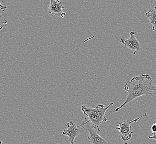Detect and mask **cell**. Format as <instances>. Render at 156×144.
Listing matches in <instances>:
<instances>
[{"mask_svg":"<svg viewBox=\"0 0 156 144\" xmlns=\"http://www.w3.org/2000/svg\"><path fill=\"white\" fill-rule=\"evenodd\" d=\"M83 128L87 130L90 133V136L88 137L89 142L91 144H108L107 141H106L103 138L98 134V130L92 126L85 127L82 126Z\"/></svg>","mask_w":156,"mask_h":144,"instance_id":"cell-6","label":"cell"},{"mask_svg":"<svg viewBox=\"0 0 156 144\" xmlns=\"http://www.w3.org/2000/svg\"></svg>","mask_w":156,"mask_h":144,"instance_id":"cell-15","label":"cell"},{"mask_svg":"<svg viewBox=\"0 0 156 144\" xmlns=\"http://www.w3.org/2000/svg\"><path fill=\"white\" fill-rule=\"evenodd\" d=\"M50 6L48 7L49 14L63 18L66 16V12L63 11L64 6L60 0H50Z\"/></svg>","mask_w":156,"mask_h":144,"instance_id":"cell-5","label":"cell"},{"mask_svg":"<svg viewBox=\"0 0 156 144\" xmlns=\"http://www.w3.org/2000/svg\"><path fill=\"white\" fill-rule=\"evenodd\" d=\"M130 37L128 39H121L120 42L124 45L123 50H125L126 48L132 50L133 52V54H136L138 51L140 50L141 44L138 41L136 35L139 34L138 32L132 31L129 33Z\"/></svg>","mask_w":156,"mask_h":144,"instance_id":"cell-4","label":"cell"},{"mask_svg":"<svg viewBox=\"0 0 156 144\" xmlns=\"http://www.w3.org/2000/svg\"><path fill=\"white\" fill-rule=\"evenodd\" d=\"M144 117L147 118V113H145L143 115L132 120H121L117 124V128L115 129V130H119L121 137L123 141H127L131 139L133 134L132 123L137 122L138 120Z\"/></svg>","mask_w":156,"mask_h":144,"instance_id":"cell-3","label":"cell"},{"mask_svg":"<svg viewBox=\"0 0 156 144\" xmlns=\"http://www.w3.org/2000/svg\"><path fill=\"white\" fill-rule=\"evenodd\" d=\"M156 89L153 85V78L150 75L144 74L133 77L130 81L126 83L125 90L128 93L127 97L125 102L115 109V111H118L137 98L145 95H152Z\"/></svg>","mask_w":156,"mask_h":144,"instance_id":"cell-1","label":"cell"},{"mask_svg":"<svg viewBox=\"0 0 156 144\" xmlns=\"http://www.w3.org/2000/svg\"><path fill=\"white\" fill-rule=\"evenodd\" d=\"M146 16L152 25V31L156 32V7H154L146 12Z\"/></svg>","mask_w":156,"mask_h":144,"instance_id":"cell-8","label":"cell"},{"mask_svg":"<svg viewBox=\"0 0 156 144\" xmlns=\"http://www.w3.org/2000/svg\"><path fill=\"white\" fill-rule=\"evenodd\" d=\"M2 141H0V144H2Z\"/></svg>","mask_w":156,"mask_h":144,"instance_id":"cell-14","label":"cell"},{"mask_svg":"<svg viewBox=\"0 0 156 144\" xmlns=\"http://www.w3.org/2000/svg\"><path fill=\"white\" fill-rule=\"evenodd\" d=\"M148 138L150 139H154L156 140V132H152V136H148Z\"/></svg>","mask_w":156,"mask_h":144,"instance_id":"cell-11","label":"cell"},{"mask_svg":"<svg viewBox=\"0 0 156 144\" xmlns=\"http://www.w3.org/2000/svg\"><path fill=\"white\" fill-rule=\"evenodd\" d=\"M151 130L152 132H156V124H153L151 126Z\"/></svg>","mask_w":156,"mask_h":144,"instance_id":"cell-12","label":"cell"},{"mask_svg":"<svg viewBox=\"0 0 156 144\" xmlns=\"http://www.w3.org/2000/svg\"><path fill=\"white\" fill-rule=\"evenodd\" d=\"M113 103H111L108 106H105L102 104H98L96 108H90L86 105H82L81 107L82 111L84 115L88 117V120L86 122L80 125L78 128L85 125L88 122L92 123V126L96 129L98 132H100V126L101 123L107 122L108 119L105 116V113L109 107L112 106Z\"/></svg>","mask_w":156,"mask_h":144,"instance_id":"cell-2","label":"cell"},{"mask_svg":"<svg viewBox=\"0 0 156 144\" xmlns=\"http://www.w3.org/2000/svg\"><path fill=\"white\" fill-rule=\"evenodd\" d=\"M8 24V21L4 19L0 13V31H1L4 27H6Z\"/></svg>","mask_w":156,"mask_h":144,"instance_id":"cell-9","label":"cell"},{"mask_svg":"<svg viewBox=\"0 0 156 144\" xmlns=\"http://www.w3.org/2000/svg\"><path fill=\"white\" fill-rule=\"evenodd\" d=\"M3 2V1H0V9H2L3 11H5V9H7V7L6 6V5H5V6H3V5H1V3H2Z\"/></svg>","mask_w":156,"mask_h":144,"instance_id":"cell-10","label":"cell"},{"mask_svg":"<svg viewBox=\"0 0 156 144\" xmlns=\"http://www.w3.org/2000/svg\"><path fill=\"white\" fill-rule=\"evenodd\" d=\"M123 144H128V143H127V142L126 141V142H125V143H124Z\"/></svg>","mask_w":156,"mask_h":144,"instance_id":"cell-13","label":"cell"},{"mask_svg":"<svg viewBox=\"0 0 156 144\" xmlns=\"http://www.w3.org/2000/svg\"><path fill=\"white\" fill-rule=\"evenodd\" d=\"M67 129L63 130L62 135L68 136L69 141L71 144H75V140L76 138L79 135L81 130L73 122H69L67 124Z\"/></svg>","mask_w":156,"mask_h":144,"instance_id":"cell-7","label":"cell"}]
</instances>
